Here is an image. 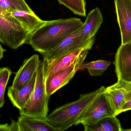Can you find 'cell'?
Segmentation results:
<instances>
[{
	"label": "cell",
	"mask_w": 131,
	"mask_h": 131,
	"mask_svg": "<svg viewBox=\"0 0 131 131\" xmlns=\"http://www.w3.org/2000/svg\"><path fill=\"white\" fill-rule=\"evenodd\" d=\"M12 73L11 70L8 67L0 69V108L3 107L5 103V90Z\"/></svg>",
	"instance_id": "obj_21"
},
{
	"label": "cell",
	"mask_w": 131,
	"mask_h": 131,
	"mask_svg": "<svg viewBox=\"0 0 131 131\" xmlns=\"http://www.w3.org/2000/svg\"><path fill=\"white\" fill-rule=\"evenodd\" d=\"M88 53L89 50L81 49L50 61L43 60L45 78L73 65L81 66Z\"/></svg>",
	"instance_id": "obj_7"
},
{
	"label": "cell",
	"mask_w": 131,
	"mask_h": 131,
	"mask_svg": "<svg viewBox=\"0 0 131 131\" xmlns=\"http://www.w3.org/2000/svg\"><path fill=\"white\" fill-rule=\"evenodd\" d=\"M105 92L111 100L117 115L121 113V110L126 103L124 90L113 84L106 88Z\"/></svg>",
	"instance_id": "obj_17"
},
{
	"label": "cell",
	"mask_w": 131,
	"mask_h": 131,
	"mask_svg": "<svg viewBox=\"0 0 131 131\" xmlns=\"http://www.w3.org/2000/svg\"><path fill=\"white\" fill-rule=\"evenodd\" d=\"M41 62L37 54L24 60L16 73L10 86L14 89L19 90L27 85L36 74Z\"/></svg>",
	"instance_id": "obj_10"
},
{
	"label": "cell",
	"mask_w": 131,
	"mask_h": 131,
	"mask_svg": "<svg viewBox=\"0 0 131 131\" xmlns=\"http://www.w3.org/2000/svg\"><path fill=\"white\" fill-rule=\"evenodd\" d=\"M121 44L131 41V0H114Z\"/></svg>",
	"instance_id": "obj_9"
},
{
	"label": "cell",
	"mask_w": 131,
	"mask_h": 131,
	"mask_svg": "<svg viewBox=\"0 0 131 131\" xmlns=\"http://www.w3.org/2000/svg\"><path fill=\"white\" fill-rule=\"evenodd\" d=\"M83 24L80 19L76 17L46 21L39 29L30 34L26 43L42 54L54 48Z\"/></svg>",
	"instance_id": "obj_1"
},
{
	"label": "cell",
	"mask_w": 131,
	"mask_h": 131,
	"mask_svg": "<svg viewBox=\"0 0 131 131\" xmlns=\"http://www.w3.org/2000/svg\"><path fill=\"white\" fill-rule=\"evenodd\" d=\"M105 86H102L92 92L81 95L74 102L57 108L47 116V122L57 131H64L75 125L92 101L105 92Z\"/></svg>",
	"instance_id": "obj_2"
},
{
	"label": "cell",
	"mask_w": 131,
	"mask_h": 131,
	"mask_svg": "<svg viewBox=\"0 0 131 131\" xmlns=\"http://www.w3.org/2000/svg\"><path fill=\"white\" fill-rule=\"evenodd\" d=\"M30 33L11 12L0 11V42L13 49L26 43Z\"/></svg>",
	"instance_id": "obj_4"
},
{
	"label": "cell",
	"mask_w": 131,
	"mask_h": 131,
	"mask_svg": "<svg viewBox=\"0 0 131 131\" xmlns=\"http://www.w3.org/2000/svg\"><path fill=\"white\" fill-rule=\"evenodd\" d=\"M80 65H74L45 78L46 91L49 96L68 84L79 70Z\"/></svg>",
	"instance_id": "obj_11"
},
{
	"label": "cell",
	"mask_w": 131,
	"mask_h": 131,
	"mask_svg": "<svg viewBox=\"0 0 131 131\" xmlns=\"http://www.w3.org/2000/svg\"><path fill=\"white\" fill-rule=\"evenodd\" d=\"M123 131H131V129H123Z\"/></svg>",
	"instance_id": "obj_26"
},
{
	"label": "cell",
	"mask_w": 131,
	"mask_h": 131,
	"mask_svg": "<svg viewBox=\"0 0 131 131\" xmlns=\"http://www.w3.org/2000/svg\"><path fill=\"white\" fill-rule=\"evenodd\" d=\"M36 74L29 83L19 90L10 86L8 88L7 96L14 106L21 109L28 101L33 90L36 82Z\"/></svg>",
	"instance_id": "obj_13"
},
{
	"label": "cell",
	"mask_w": 131,
	"mask_h": 131,
	"mask_svg": "<svg viewBox=\"0 0 131 131\" xmlns=\"http://www.w3.org/2000/svg\"><path fill=\"white\" fill-rule=\"evenodd\" d=\"M0 11L33 12L25 0H0Z\"/></svg>",
	"instance_id": "obj_19"
},
{
	"label": "cell",
	"mask_w": 131,
	"mask_h": 131,
	"mask_svg": "<svg viewBox=\"0 0 131 131\" xmlns=\"http://www.w3.org/2000/svg\"><path fill=\"white\" fill-rule=\"evenodd\" d=\"M11 13L30 34L39 29L46 22L39 18L33 11H15Z\"/></svg>",
	"instance_id": "obj_15"
},
{
	"label": "cell",
	"mask_w": 131,
	"mask_h": 131,
	"mask_svg": "<svg viewBox=\"0 0 131 131\" xmlns=\"http://www.w3.org/2000/svg\"><path fill=\"white\" fill-rule=\"evenodd\" d=\"M114 65L118 80L131 82V41L121 44L115 55Z\"/></svg>",
	"instance_id": "obj_8"
},
{
	"label": "cell",
	"mask_w": 131,
	"mask_h": 131,
	"mask_svg": "<svg viewBox=\"0 0 131 131\" xmlns=\"http://www.w3.org/2000/svg\"><path fill=\"white\" fill-rule=\"evenodd\" d=\"M111 62L106 60H99L86 63H83L79 68V70L86 69L92 76H100L106 70Z\"/></svg>",
	"instance_id": "obj_18"
},
{
	"label": "cell",
	"mask_w": 131,
	"mask_h": 131,
	"mask_svg": "<svg viewBox=\"0 0 131 131\" xmlns=\"http://www.w3.org/2000/svg\"><path fill=\"white\" fill-rule=\"evenodd\" d=\"M17 121L19 131H57L48 123L46 118L20 115Z\"/></svg>",
	"instance_id": "obj_14"
},
{
	"label": "cell",
	"mask_w": 131,
	"mask_h": 131,
	"mask_svg": "<svg viewBox=\"0 0 131 131\" xmlns=\"http://www.w3.org/2000/svg\"><path fill=\"white\" fill-rule=\"evenodd\" d=\"M58 1L74 14L82 17L86 16L85 0H58Z\"/></svg>",
	"instance_id": "obj_20"
},
{
	"label": "cell",
	"mask_w": 131,
	"mask_h": 131,
	"mask_svg": "<svg viewBox=\"0 0 131 131\" xmlns=\"http://www.w3.org/2000/svg\"><path fill=\"white\" fill-rule=\"evenodd\" d=\"M131 110V99L128 101L126 102L123 106L120 113L126 111Z\"/></svg>",
	"instance_id": "obj_24"
},
{
	"label": "cell",
	"mask_w": 131,
	"mask_h": 131,
	"mask_svg": "<svg viewBox=\"0 0 131 131\" xmlns=\"http://www.w3.org/2000/svg\"><path fill=\"white\" fill-rule=\"evenodd\" d=\"M0 59H1L3 57L4 53L6 51V50L3 48L2 46L1 45V48H0Z\"/></svg>",
	"instance_id": "obj_25"
},
{
	"label": "cell",
	"mask_w": 131,
	"mask_h": 131,
	"mask_svg": "<svg viewBox=\"0 0 131 131\" xmlns=\"http://www.w3.org/2000/svg\"><path fill=\"white\" fill-rule=\"evenodd\" d=\"M85 131H123L116 116H108L91 125H83Z\"/></svg>",
	"instance_id": "obj_16"
},
{
	"label": "cell",
	"mask_w": 131,
	"mask_h": 131,
	"mask_svg": "<svg viewBox=\"0 0 131 131\" xmlns=\"http://www.w3.org/2000/svg\"><path fill=\"white\" fill-rule=\"evenodd\" d=\"M82 26L66 37L54 48L41 54L43 60L50 61L80 49H91L94 44V38L86 42L82 41L80 38Z\"/></svg>",
	"instance_id": "obj_6"
},
{
	"label": "cell",
	"mask_w": 131,
	"mask_h": 131,
	"mask_svg": "<svg viewBox=\"0 0 131 131\" xmlns=\"http://www.w3.org/2000/svg\"><path fill=\"white\" fill-rule=\"evenodd\" d=\"M114 85L118 87L122 88L124 90L126 102L131 99V82H126L117 80V82L115 83Z\"/></svg>",
	"instance_id": "obj_22"
},
{
	"label": "cell",
	"mask_w": 131,
	"mask_h": 131,
	"mask_svg": "<svg viewBox=\"0 0 131 131\" xmlns=\"http://www.w3.org/2000/svg\"><path fill=\"white\" fill-rule=\"evenodd\" d=\"M103 22V17L100 9L96 7L91 10L82 26L80 40L86 42L94 38Z\"/></svg>",
	"instance_id": "obj_12"
},
{
	"label": "cell",
	"mask_w": 131,
	"mask_h": 131,
	"mask_svg": "<svg viewBox=\"0 0 131 131\" xmlns=\"http://www.w3.org/2000/svg\"><path fill=\"white\" fill-rule=\"evenodd\" d=\"M113 116H116L115 110L105 90L92 101L75 125H92L103 118Z\"/></svg>",
	"instance_id": "obj_5"
},
{
	"label": "cell",
	"mask_w": 131,
	"mask_h": 131,
	"mask_svg": "<svg viewBox=\"0 0 131 131\" xmlns=\"http://www.w3.org/2000/svg\"><path fill=\"white\" fill-rule=\"evenodd\" d=\"M0 130L2 131H19V125L17 121L11 119L10 124H1L0 125Z\"/></svg>",
	"instance_id": "obj_23"
},
{
	"label": "cell",
	"mask_w": 131,
	"mask_h": 131,
	"mask_svg": "<svg viewBox=\"0 0 131 131\" xmlns=\"http://www.w3.org/2000/svg\"><path fill=\"white\" fill-rule=\"evenodd\" d=\"M43 61L40 64L32 92L26 105L19 110L20 115L36 118H46L49 112L50 96L46 91Z\"/></svg>",
	"instance_id": "obj_3"
}]
</instances>
